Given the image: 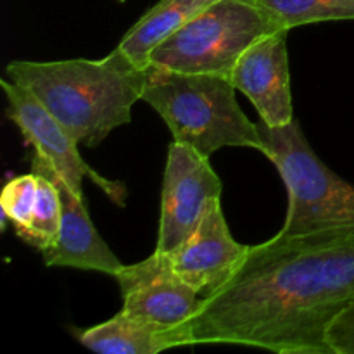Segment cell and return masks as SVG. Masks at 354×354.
<instances>
[{
	"instance_id": "6",
	"label": "cell",
	"mask_w": 354,
	"mask_h": 354,
	"mask_svg": "<svg viewBox=\"0 0 354 354\" xmlns=\"http://www.w3.org/2000/svg\"><path fill=\"white\" fill-rule=\"evenodd\" d=\"M114 279L120 283L123 311L178 335L183 346H190L189 325L203 297L176 272L171 256L154 251L144 261L123 265Z\"/></svg>"
},
{
	"instance_id": "4",
	"label": "cell",
	"mask_w": 354,
	"mask_h": 354,
	"mask_svg": "<svg viewBox=\"0 0 354 354\" xmlns=\"http://www.w3.org/2000/svg\"><path fill=\"white\" fill-rule=\"evenodd\" d=\"M263 154L286 183L289 206L282 234H308L354 225V185L313 152L297 120L283 127L258 123Z\"/></svg>"
},
{
	"instance_id": "12",
	"label": "cell",
	"mask_w": 354,
	"mask_h": 354,
	"mask_svg": "<svg viewBox=\"0 0 354 354\" xmlns=\"http://www.w3.org/2000/svg\"><path fill=\"white\" fill-rule=\"evenodd\" d=\"M78 341L100 354H158L183 346L178 335L161 330L123 310L107 322L80 332Z\"/></svg>"
},
{
	"instance_id": "9",
	"label": "cell",
	"mask_w": 354,
	"mask_h": 354,
	"mask_svg": "<svg viewBox=\"0 0 354 354\" xmlns=\"http://www.w3.org/2000/svg\"><path fill=\"white\" fill-rule=\"evenodd\" d=\"M279 30L252 44L230 73L239 92L244 93L268 127H283L294 121L287 33Z\"/></svg>"
},
{
	"instance_id": "16",
	"label": "cell",
	"mask_w": 354,
	"mask_h": 354,
	"mask_svg": "<svg viewBox=\"0 0 354 354\" xmlns=\"http://www.w3.org/2000/svg\"><path fill=\"white\" fill-rule=\"evenodd\" d=\"M38 178L33 171L28 175H19L6 183L0 196L3 216L16 228L17 235L23 234L33 216L35 203H37Z\"/></svg>"
},
{
	"instance_id": "17",
	"label": "cell",
	"mask_w": 354,
	"mask_h": 354,
	"mask_svg": "<svg viewBox=\"0 0 354 354\" xmlns=\"http://www.w3.org/2000/svg\"><path fill=\"white\" fill-rule=\"evenodd\" d=\"M327 342L332 354H354V301L330 324Z\"/></svg>"
},
{
	"instance_id": "7",
	"label": "cell",
	"mask_w": 354,
	"mask_h": 354,
	"mask_svg": "<svg viewBox=\"0 0 354 354\" xmlns=\"http://www.w3.org/2000/svg\"><path fill=\"white\" fill-rule=\"evenodd\" d=\"M0 86L7 99V116L19 128L24 140L35 149V156L47 162L78 196H83V178H90L114 203L124 206L127 187L93 171L80 156V144L68 128L30 90L9 78L0 80Z\"/></svg>"
},
{
	"instance_id": "5",
	"label": "cell",
	"mask_w": 354,
	"mask_h": 354,
	"mask_svg": "<svg viewBox=\"0 0 354 354\" xmlns=\"http://www.w3.org/2000/svg\"><path fill=\"white\" fill-rule=\"evenodd\" d=\"M283 30L254 0H216L162 41L149 64L180 73L230 76L241 55Z\"/></svg>"
},
{
	"instance_id": "3",
	"label": "cell",
	"mask_w": 354,
	"mask_h": 354,
	"mask_svg": "<svg viewBox=\"0 0 354 354\" xmlns=\"http://www.w3.org/2000/svg\"><path fill=\"white\" fill-rule=\"evenodd\" d=\"M230 76L180 73L149 66L142 100L165 120L173 140L211 158L223 147H249L263 154L258 123L249 121Z\"/></svg>"
},
{
	"instance_id": "14",
	"label": "cell",
	"mask_w": 354,
	"mask_h": 354,
	"mask_svg": "<svg viewBox=\"0 0 354 354\" xmlns=\"http://www.w3.org/2000/svg\"><path fill=\"white\" fill-rule=\"evenodd\" d=\"M280 28L325 21H353L354 0H254Z\"/></svg>"
},
{
	"instance_id": "10",
	"label": "cell",
	"mask_w": 354,
	"mask_h": 354,
	"mask_svg": "<svg viewBox=\"0 0 354 354\" xmlns=\"http://www.w3.org/2000/svg\"><path fill=\"white\" fill-rule=\"evenodd\" d=\"M248 249L249 245L232 237L221 199H216L196 230L169 256L183 280L190 283L201 297H206L227 282L241 265Z\"/></svg>"
},
{
	"instance_id": "11",
	"label": "cell",
	"mask_w": 354,
	"mask_h": 354,
	"mask_svg": "<svg viewBox=\"0 0 354 354\" xmlns=\"http://www.w3.org/2000/svg\"><path fill=\"white\" fill-rule=\"evenodd\" d=\"M31 168H40L52 176L61 192V230L57 241L48 249L41 251L47 266H68V268L85 270V272L106 273L114 277L123 263L111 251L97 228L90 220L85 197L78 196L50 166L33 156Z\"/></svg>"
},
{
	"instance_id": "2",
	"label": "cell",
	"mask_w": 354,
	"mask_h": 354,
	"mask_svg": "<svg viewBox=\"0 0 354 354\" xmlns=\"http://www.w3.org/2000/svg\"><path fill=\"white\" fill-rule=\"evenodd\" d=\"M145 71L116 47L99 61H12L6 78L30 90L80 145L93 149L130 123L131 107L142 100Z\"/></svg>"
},
{
	"instance_id": "15",
	"label": "cell",
	"mask_w": 354,
	"mask_h": 354,
	"mask_svg": "<svg viewBox=\"0 0 354 354\" xmlns=\"http://www.w3.org/2000/svg\"><path fill=\"white\" fill-rule=\"evenodd\" d=\"M37 175V203H35L33 216L26 230L19 235L23 241L35 248L45 251L57 241L59 230H61V192L48 173L40 168H31Z\"/></svg>"
},
{
	"instance_id": "18",
	"label": "cell",
	"mask_w": 354,
	"mask_h": 354,
	"mask_svg": "<svg viewBox=\"0 0 354 354\" xmlns=\"http://www.w3.org/2000/svg\"><path fill=\"white\" fill-rule=\"evenodd\" d=\"M118 2H127V0H118Z\"/></svg>"
},
{
	"instance_id": "1",
	"label": "cell",
	"mask_w": 354,
	"mask_h": 354,
	"mask_svg": "<svg viewBox=\"0 0 354 354\" xmlns=\"http://www.w3.org/2000/svg\"><path fill=\"white\" fill-rule=\"evenodd\" d=\"M354 301V225L279 234L249 245L223 286L203 297L190 346L332 354L327 330Z\"/></svg>"
},
{
	"instance_id": "13",
	"label": "cell",
	"mask_w": 354,
	"mask_h": 354,
	"mask_svg": "<svg viewBox=\"0 0 354 354\" xmlns=\"http://www.w3.org/2000/svg\"><path fill=\"white\" fill-rule=\"evenodd\" d=\"M214 2L216 0H159L124 35L118 48L137 68L147 69L154 48Z\"/></svg>"
},
{
	"instance_id": "8",
	"label": "cell",
	"mask_w": 354,
	"mask_h": 354,
	"mask_svg": "<svg viewBox=\"0 0 354 354\" xmlns=\"http://www.w3.org/2000/svg\"><path fill=\"white\" fill-rule=\"evenodd\" d=\"M223 185L204 158L173 140L168 149L161 192V220L156 251L171 254L196 230L211 204L221 199Z\"/></svg>"
}]
</instances>
